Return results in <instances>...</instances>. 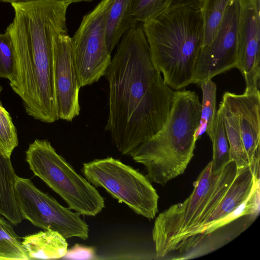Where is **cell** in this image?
<instances>
[{
  "label": "cell",
  "mask_w": 260,
  "mask_h": 260,
  "mask_svg": "<svg viewBox=\"0 0 260 260\" xmlns=\"http://www.w3.org/2000/svg\"><path fill=\"white\" fill-rule=\"evenodd\" d=\"M109 83L105 130L122 155H131L164 125L175 91L154 67L142 23L122 36L105 75Z\"/></svg>",
  "instance_id": "6da1fadb"
},
{
  "label": "cell",
  "mask_w": 260,
  "mask_h": 260,
  "mask_svg": "<svg viewBox=\"0 0 260 260\" xmlns=\"http://www.w3.org/2000/svg\"><path fill=\"white\" fill-rule=\"evenodd\" d=\"M81 172L92 185L149 219L158 212V195L146 176L112 157L83 164Z\"/></svg>",
  "instance_id": "ba28073f"
},
{
  "label": "cell",
  "mask_w": 260,
  "mask_h": 260,
  "mask_svg": "<svg viewBox=\"0 0 260 260\" xmlns=\"http://www.w3.org/2000/svg\"><path fill=\"white\" fill-rule=\"evenodd\" d=\"M172 0H133L132 15L134 19L141 23L165 11Z\"/></svg>",
  "instance_id": "603a6c76"
},
{
  "label": "cell",
  "mask_w": 260,
  "mask_h": 260,
  "mask_svg": "<svg viewBox=\"0 0 260 260\" xmlns=\"http://www.w3.org/2000/svg\"><path fill=\"white\" fill-rule=\"evenodd\" d=\"M53 79L58 119L72 121L80 113L81 87L68 29L58 32L53 38Z\"/></svg>",
  "instance_id": "4fadbf2b"
},
{
  "label": "cell",
  "mask_w": 260,
  "mask_h": 260,
  "mask_svg": "<svg viewBox=\"0 0 260 260\" xmlns=\"http://www.w3.org/2000/svg\"><path fill=\"white\" fill-rule=\"evenodd\" d=\"M29 1V0H14L12 2H18V1ZM58 1L69 2V3H71V4L73 3L81 2H91L93 0H58Z\"/></svg>",
  "instance_id": "484cf974"
},
{
  "label": "cell",
  "mask_w": 260,
  "mask_h": 260,
  "mask_svg": "<svg viewBox=\"0 0 260 260\" xmlns=\"http://www.w3.org/2000/svg\"><path fill=\"white\" fill-rule=\"evenodd\" d=\"M14 11L6 28L12 39L16 70L10 85L23 101L27 114L40 121L58 120L53 79V38L68 29L71 3L58 0H29L10 3Z\"/></svg>",
  "instance_id": "7a4b0ae2"
},
{
  "label": "cell",
  "mask_w": 260,
  "mask_h": 260,
  "mask_svg": "<svg viewBox=\"0 0 260 260\" xmlns=\"http://www.w3.org/2000/svg\"><path fill=\"white\" fill-rule=\"evenodd\" d=\"M232 0H200L199 7L203 23L202 48L215 37L228 5Z\"/></svg>",
  "instance_id": "e0dca14e"
},
{
  "label": "cell",
  "mask_w": 260,
  "mask_h": 260,
  "mask_svg": "<svg viewBox=\"0 0 260 260\" xmlns=\"http://www.w3.org/2000/svg\"><path fill=\"white\" fill-rule=\"evenodd\" d=\"M201 103L194 91L176 90L161 129L130 155L143 165L151 182L166 185L184 173L194 155Z\"/></svg>",
  "instance_id": "277c9868"
},
{
  "label": "cell",
  "mask_w": 260,
  "mask_h": 260,
  "mask_svg": "<svg viewBox=\"0 0 260 260\" xmlns=\"http://www.w3.org/2000/svg\"><path fill=\"white\" fill-rule=\"evenodd\" d=\"M14 188L17 205L23 219L44 230L56 231L66 239H88V225L80 214L62 206L38 188L30 179L17 176Z\"/></svg>",
  "instance_id": "30bf717a"
},
{
  "label": "cell",
  "mask_w": 260,
  "mask_h": 260,
  "mask_svg": "<svg viewBox=\"0 0 260 260\" xmlns=\"http://www.w3.org/2000/svg\"><path fill=\"white\" fill-rule=\"evenodd\" d=\"M25 160L41 178L80 215L95 216L105 207L100 192L77 173L46 140L36 139L25 152Z\"/></svg>",
  "instance_id": "8992f818"
},
{
  "label": "cell",
  "mask_w": 260,
  "mask_h": 260,
  "mask_svg": "<svg viewBox=\"0 0 260 260\" xmlns=\"http://www.w3.org/2000/svg\"><path fill=\"white\" fill-rule=\"evenodd\" d=\"M22 243L30 259L63 257L68 250L66 239L58 232L48 230L27 235Z\"/></svg>",
  "instance_id": "9a60e30c"
},
{
  "label": "cell",
  "mask_w": 260,
  "mask_h": 260,
  "mask_svg": "<svg viewBox=\"0 0 260 260\" xmlns=\"http://www.w3.org/2000/svg\"><path fill=\"white\" fill-rule=\"evenodd\" d=\"M18 144L17 132L12 118L0 104V151L10 158Z\"/></svg>",
  "instance_id": "7402d4cb"
},
{
  "label": "cell",
  "mask_w": 260,
  "mask_h": 260,
  "mask_svg": "<svg viewBox=\"0 0 260 260\" xmlns=\"http://www.w3.org/2000/svg\"><path fill=\"white\" fill-rule=\"evenodd\" d=\"M237 171L235 163L231 161L219 174H214L209 162L193 182L190 195L158 215L152 230L157 256L162 257L173 251L183 250L194 232L220 202Z\"/></svg>",
  "instance_id": "5b68a950"
},
{
  "label": "cell",
  "mask_w": 260,
  "mask_h": 260,
  "mask_svg": "<svg viewBox=\"0 0 260 260\" xmlns=\"http://www.w3.org/2000/svg\"><path fill=\"white\" fill-rule=\"evenodd\" d=\"M200 0H172L171 5H192L199 6Z\"/></svg>",
  "instance_id": "d4e9b609"
},
{
  "label": "cell",
  "mask_w": 260,
  "mask_h": 260,
  "mask_svg": "<svg viewBox=\"0 0 260 260\" xmlns=\"http://www.w3.org/2000/svg\"><path fill=\"white\" fill-rule=\"evenodd\" d=\"M16 56L14 46L10 33L6 30L0 34V78L11 82L15 76Z\"/></svg>",
  "instance_id": "44dd1931"
},
{
  "label": "cell",
  "mask_w": 260,
  "mask_h": 260,
  "mask_svg": "<svg viewBox=\"0 0 260 260\" xmlns=\"http://www.w3.org/2000/svg\"><path fill=\"white\" fill-rule=\"evenodd\" d=\"M202 91L201 117L197 131L196 140L206 133L211 138L215 125L216 110V86L212 79H208L200 84Z\"/></svg>",
  "instance_id": "ac0fdd59"
},
{
  "label": "cell",
  "mask_w": 260,
  "mask_h": 260,
  "mask_svg": "<svg viewBox=\"0 0 260 260\" xmlns=\"http://www.w3.org/2000/svg\"><path fill=\"white\" fill-rule=\"evenodd\" d=\"M230 146L237 169L250 165L259 168L260 91L246 87L242 94H223L219 106Z\"/></svg>",
  "instance_id": "52a82bcc"
},
{
  "label": "cell",
  "mask_w": 260,
  "mask_h": 260,
  "mask_svg": "<svg viewBox=\"0 0 260 260\" xmlns=\"http://www.w3.org/2000/svg\"><path fill=\"white\" fill-rule=\"evenodd\" d=\"M210 140L213 146V157L211 161L212 172L214 174H219L232 161L229 144L219 109L217 111L213 134Z\"/></svg>",
  "instance_id": "d6986e66"
},
{
  "label": "cell",
  "mask_w": 260,
  "mask_h": 260,
  "mask_svg": "<svg viewBox=\"0 0 260 260\" xmlns=\"http://www.w3.org/2000/svg\"><path fill=\"white\" fill-rule=\"evenodd\" d=\"M95 250L91 247L75 244L67 251L64 257L74 259H91L95 257Z\"/></svg>",
  "instance_id": "cb8c5ba5"
},
{
  "label": "cell",
  "mask_w": 260,
  "mask_h": 260,
  "mask_svg": "<svg viewBox=\"0 0 260 260\" xmlns=\"http://www.w3.org/2000/svg\"><path fill=\"white\" fill-rule=\"evenodd\" d=\"M260 0H240L236 68L246 87L260 86Z\"/></svg>",
  "instance_id": "5bb4252c"
},
{
  "label": "cell",
  "mask_w": 260,
  "mask_h": 260,
  "mask_svg": "<svg viewBox=\"0 0 260 260\" xmlns=\"http://www.w3.org/2000/svg\"><path fill=\"white\" fill-rule=\"evenodd\" d=\"M114 0H101L85 15L71 38L73 56L81 87L97 82L111 61L106 39L109 10Z\"/></svg>",
  "instance_id": "9c48e42d"
},
{
  "label": "cell",
  "mask_w": 260,
  "mask_h": 260,
  "mask_svg": "<svg viewBox=\"0 0 260 260\" xmlns=\"http://www.w3.org/2000/svg\"><path fill=\"white\" fill-rule=\"evenodd\" d=\"M28 260L29 257L13 226L0 217V260Z\"/></svg>",
  "instance_id": "ffe728a7"
},
{
  "label": "cell",
  "mask_w": 260,
  "mask_h": 260,
  "mask_svg": "<svg viewBox=\"0 0 260 260\" xmlns=\"http://www.w3.org/2000/svg\"><path fill=\"white\" fill-rule=\"evenodd\" d=\"M133 0H114L109 12L106 39L111 54L122 36L136 21L132 15Z\"/></svg>",
  "instance_id": "2e32d148"
},
{
  "label": "cell",
  "mask_w": 260,
  "mask_h": 260,
  "mask_svg": "<svg viewBox=\"0 0 260 260\" xmlns=\"http://www.w3.org/2000/svg\"><path fill=\"white\" fill-rule=\"evenodd\" d=\"M259 184V168L248 165L237 169L234 180L220 202L194 232L183 251L197 246L205 238L242 216L256 214L258 209L251 196Z\"/></svg>",
  "instance_id": "8fae6325"
},
{
  "label": "cell",
  "mask_w": 260,
  "mask_h": 260,
  "mask_svg": "<svg viewBox=\"0 0 260 260\" xmlns=\"http://www.w3.org/2000/svg\"><path fill=\"white\" fill-rule=\"evenodd\" d=\"M152 62L164 82L178 90L193 83L197 61L203 43L199 7L172 5L142 23Z\"/></svg>",
  "instance_id": "3957f363"
},
{
  "label": "cell",
  "mask_w": 260,
  "mask_h": 260,
  "mask_svg": "<svg viewBox=\"0 0 260 260\" xmlns=\"http://www.w3.org/2000/svg\"><path fill=\"white\" fill-rule=\"evenodd\" d=\"M14 0H0V2L3 3H12Z\"/></svg>",
  "instance_id": "4316f807"
},
{
  "label": "cell",
  "mask_w": 260,
  "mask_h": 260,
  "mask_svg": "<svg viewBox=\"0 0 260 260\" xmlns=\"http://www.w3.org/2000/svg\"><path fill=\"white\" fill-rule=\"evenodd\" d=\"M2 87L0 85V93H1V91H2ZM0 104L2 105V103H1V100H0Z\"/></svg>",
  "instance_id": "83f0119b"
},
{
  "label": "cell",
  "mask_w": 260,
  "mask_h": 260,
  "mask_svg": "<svg viewBox=\"0 0 260 260\" xmlns=\"http://www.w3.org/2000/svg\"><path fill=\"white\" fill-rule=\"evenodd\" d=\"M240 0L228 5L217 34L201 49L196 65L193 83L202 82L236 68Z\"/></svg>",
  "instance_id": "7c38bea8"
}]
</instances>
